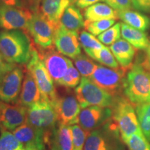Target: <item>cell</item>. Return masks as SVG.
<instances>
[{
	"mask_svg": "<svg viewBox=\"0 0 150 150\" xmlns=\"http://www.w3.org/2000/svg\"><path fill=\"white\" fill-rule=\"evenodd\" d=\"M35 47L24 30H0V56L4 61L27 64Z\"/></svg>",
	"mask_w": 150,
	"mask_h": 150,
	"instance_id": "1",
	"label": "cell"
},
{
	"mask_svg": "<svg viewBox=\"0 0 150 150\" xmlns=\"http://www.w3.org/2000/svg\"><path fill=\"white\" fill-rule=\"evenodd\" d=\"M123 95L135 106L150 101V70L140 62L127 71Z\"/></svg>",
	"mask_w": 150,
	"mask_h": 150,
	"instance_id": "2",
	"label": "cell"
},
{
	"mask_svg": "<svg viewBox=\"0 0 150 150\" xmlns=\"http://www.w3.org/2000/svg\"><path fill=\"white\" fill-rule=\"evenodd\" d=\"M119 129L113 120L89 132L83 150H125Z\"/></svg>",
	"mask_w": 150,
	"mask_h": 150,
	"instance_id": "3",
	"label": "cell"
},
{
	"mask_svg": "<svg viewBox=\"0 0 150 150\" xmlns=\"http://www.w3.org/2000/svg\"><path fill=\"white\" fill-rule=\"evenodd\" d=\"M133 105L124 95L114 97L112 119L119 129L122 140L134 134H143Z\"/></svg>",
	"mask_w": 150,
	"mask_h": 150,
	"instance_id": "4",
	"label": "cell"
},
{
	"mask_svg": "<svg viewBox=\"0 0 150 150\" xmlns=\"http://www.w3.org/2000/svg\"><path fill=\"white\" fill-rule=\"evenodd\" d=\"M24 69L19 64L1 61L0 63V101L15 104L18 103L22 82Z\"/></svg>",
	"mask_w": 150,
	"mask_h": 150,
	"instance_id": "5",
	"label": "cell"
},
{
	"mask_svg": "<svg viewBox=\"0 0 150 150\" xmlns=\"http://www.w3.org/2000/svg\"><path fill=\"white\" fill-rule=\"evenodd\" d=\"M128 70L122 67L112 69L97 65L89 79L112 97H116L122 95Z\"/></svg>",
	"mask_w": 150,
	"mask_h": 150,
	"instance_id": "6",
	"label": "cell"
},
{
	"mask_svg": "<svg viewBox=\"0 0 150 150\" xmlns=\"http://www.w3.org/2000/svg\"><path fill=\"white\" fill-rule=\"evenodd\" d=\"M27 70L34 79L40 92L42 99L53 105L59 95L54 86V81L49 74L35 47L27 64Z\"/></svg>",
	"mask_w": 150,
	"mask_h": 150,
	"instance_id": "7",
	"label": "cell"
},
{
	"mask_svg": "<svg viewBox=\"0 0 150 150\" xmlns=\"http://www.w3.org/2000/svg\"><path fill=\"white\" fill-rule=\"evenodd\" d=\"M75 97L81 108L91 106L111 108L114 97L97 86L89 78L83 77L80 83L74 89Z\"/></svg>",
	"mask_w": 150,
	"mask_h": 150,
	"instance_id": "8",
	"label": "cell"
},
{
	"mask_svg": "<svg viewBox=\"0 0 150 150\" xmlns=\"http://www.w3.org/2000/svg\"><path fill=\"white\" fill-rule=\"evenodd\" d=\"M59 24L48 20L40 12L33 13L27 31L32 37L38 51L42 52L54 47V34Z\"/></svg>",
	"mask_w": 150,
	"mask_h": 150,
	"instance_id": "9",
	"label": "cell"
},
{
	"mask_svg": "<svg viewBox=\"0 0 150 150\" xmlns=\"http://www.w3.org/2000/svg\"><path fill=\"white\" fill-rule=\"evenodd\" d=\"M27 122L35 128L45 133L50 140L58 124V118L53 105L42 99L28 108Z\"/></svg>",
	"mask_w": 150,
	"mask_h": 150,
	"instance_id": "10",
	"label": "cell"
},
{
	"mask_svg": "<svg viewBox=\"0 0 150 150\" xmlns=\"http://www.w3.org/2000/svg\"><path fill=\"white\" fill-rule=\"evenodd\" d=\"M33 13L26 8L0 6V29L27 31Z\"/></svg>",
	"mask_w": 150,
	"mask_h": 150,
	"instance_id": "11",
	"label": "cell"
},
{
	"mask_svg": "<svg viewBox=\"0 0 150 150\" xmlns=\"http://www.w3.org/2000/svg\"><path fill=\"white\" fill-rule=\"evenodd\" d=\"M38 53L52 80L56 84L59 83L66 74L69 66L72 62L56 50L55 47L42 52L38 51Z\"/></svg>",
	"mask_w": 150,
	"mask_h": 150,
	"instance_id": "12",
	"label": "cell"
},
{
	"mask_svg": "<svg viewBox=\"0 0 150 150\" xmlns=\"http://www.w3.org/2000/svg\"><path fill=\"white\" fill-rule=\"evenodd\" d=\"M53 106L57 115L58 122L68 126L79 123V115L81 108L74 95L59 96Z\"/></svg>",
	"mask_w": 150,
	"mask_h": 150,
	"instance_id": "13",
	"label": "cell"
},
{
	"mask_svg": "<svg viewBox=\"0 0 150 150\" xmlns=\"http://www.w3.org/2000/svg\"><path fill=\"white\" fill-rule=\"evenodd\" d=\"M54 43L57 51L65 56L74 59L81 54L79 33L59 24L54 34Z\"/></svg>",
	"mask_w": 150,
	"mask_h": 150,
	"instance_id": "14",
	"label": "cell"
},
{
	"mask_svg": "<svg viewBox=\"0 0 150 150\" xmlns=\"http://www.w3.org/2000/svg\"><path fill=\"white\" fill-rule=\"evenodd\" d=\"M111 108L91 106L82 108L79 115V125L84 130L91 132L112 118Z\"/></svg>",
	"mask_w": 150,
	"mask_h": 150,
	"instance_id": "15",
	"label": "cell"
},
{
	"mask_svg": "<svg viewBox=\"0 0 150 150\" xmlns=\"http://www.w3.org/2000/svg\"><path fill=\"white\" fill-rule=\"evenodd\" d=\"M28 108L16 103L0 105V124L6 130L14 131L27 120Z\"/></svg>",
	"mask_w": 150,
	"mask_h": 150,
	"instance_id": "16",
	"label": "cell"
},
{
	"mask_svg": "<svg viewBox=\"0 0 150 150\" xmlns=\"http://www.w3.org/2000/svg\"><path fill=\"white\" fill-rule=\"evenodd\" d=\"M12 133L25 147H33L40 150H45L46 145H50V140L45 133L31 126L27 122L13 131Z\"/></svg>",
	"mask_w": 150,
	"mask_h": 150,
	"instance_id": "17",
	"label": "cell"
},
{
	"mask_svg": "<svg viewBox=\"0 0 150 150\" xmlns=\"http://www.w3.org/2000/svg\"><path fill=\"white\" fill-rule=\"evenodd\" d=\"M41 99L42 96L34 79L30 72L27 71L24 74L18 103L22 106L29 108Z\"/></svg>",
	"mask_w": 150,
	"mask_h": 150,
	"instance_id": "18",
	"label": "cell"
},
{
	"mask_svg": "<svg viewBox=\"0 0 150 150\" xmlns=\"http://www.w3.org/2000/svg\"><path fill=\"white\" fill-rule=\"evenodd\" d=\"M110 50L122 67L127 70L131 68L136 52L132 45L124 39H120L110 45Z\"/></svg>",
	"mask_w": 150,
	"mask_h": 150,
	"instance_id": "19",
	"label": "cell"
},
{
	"mask_svg": "<svg viewBox=\"0 0 150 150\" xmlns=\"http://www.w3.org/2000/svg\"><path fill=\"white\" fill-rule=\"evenodd\" d=\"M73 4V0H42L39 12L48 20L59 24L65 11Z\"/></svg>",
	"mask_w": 150,
	"mask_h": 150,
	"instance_id": "20",
	"label": "cell"
},
{
	"mask_svg": "<svg viewBox=\"0 0 150 150\" xmlns=\"http://www.w3.org/2000/svg\"><path fill=\"white\" fill-rule=\"evenodd\" d=\"M50 145L56 150H73L71 126L58 122L52 133Z\"/></svg>",
	"mask_w": 150,
	"mask_h": 150,
	"instance_id": "21",
	"label": "cell"
},
{
	"mask_svg": "<svg viewBox=\"0 0 150 150\" xmlns=\"http://www.w3.org/2000/svg\"><path fill=\"white\" fill-rule=\"evenodd\" d=\"M86 21L95 22L104 20H117V12L107 4L97 3L86 8L84 11Z\"/></svg>",
	"mask_w": 150,
	"mask_h": 150,
	"instance_id": "22",
	"label": "cell"
},
{
	"mask_svg": "<svg viewBox=\"0 0 150 150\" xmlns=\"http://www.w3.org/2000/svg\"><path fill=\"white\" fill-rule=\"evenodd\" d=\"M121 34L123 38L135 48L146 50L149 46V40L147 33L128 24L121 23Z\"/></svg>",
	"mask_w": 150,
	"mask_h": 150,
	"instance_id": "23",
	"label": "cell"
},
{
	"mask_svg": "<svg viewBox=\"0 0 150 150\" xmlns=\"http://www.w3.org/2000/svg\"><path fill=\"white\" fill-rule=\"evenodd\" d=\"M59 23L63 27L70 31L79 32L84 27L85 22L79 8L72 4L65 11Z\"/></svg>",
	"mask_w": 150,
	"mask_h": 150,
	"instance_id": "24",
	"label": "cell"
},
{
	"mask_svg": "<svg viewBox=\"0 0 150 150\" xmlns=\"http://www.w3.org/2000/svg\"><path fill=\"white\" fill-rule=\"evenodd\" d=\"M118 17L125 24L135 29L145 31L150 27V19L145 15L135 11H122L117 12Z\"/></svg>",
	"mask_w": 150,
	"mask_h": 150,
	"instance_id": "25",
	"label": "cell"
},
{
	"mask_svg": "<svg viewBox=\"0 0 150 150\" xmlns=\"http://www.w3.org/2000/svg\"><path fill=\"white\" fill-rule=\"evenodd\" d=\"M90 57L102 65L107 66L110 68L117 69L119 67V63L116 61L110 48L104 47L98 50H87L85 51Z\"/></svg>",
	"mask_w": 150,
	"mask_h": 150,
	"instance_id": "26",
	"label": "cell"
},
{
	"mask_svg": "<svg viewBox=\"0 0 150 150\" xmlns=\"http://www.w3.org/2000/svg\"><path fill=\"white\" fill-rule=\"evenodd\" d=\"M135 106L140 129L150 142V101Z\"/></svg>",
	"mask_w": 150,
	"mask_h": 150,
	"instance_id": "27",
	"label": "cell"
},
{
	"mask_svg": "<svg viewBox=\"0 0 150 150\" xmlns=\"http://www.w3.org/2000/svg\"><path fill=\"white\" fill-rule=\"evenodd\" d=\"M74 61L79 72L83 77L86 78L91 77L97 66V64L83 54H80L76 56L74 59Z\"/></svg>",
	"mask_w": 150,
	"mask_h": 150,
	"instance_id": "28",
	"label": "cell"
},
{
	"mask_svg": "<svg viewBox=\"0 0 150 150\" xmlns=\"http://www.w3.org/2000/svg\"><path fill=\"white\" fill-rule=\"evenodd\" d=\"M0 150H25V147L13 133L2 130L0 134Z\"/></svg>",
	"mask_w": 150,
	"mask_h": 150,
	"instance_id": "29",
	"label": "cell"
},
{
	"mask_svg": "<svg viewBox=\"0 0 150 150\" xmlns=\"http://www.w3.org/2000/svg\"><path fill=\"white\" fill-rule=\"evenodd\" d=\"M123 142L129 150H150V142L143 134H134Z\"/></svg>",
	"mask_w": 150,
	"mask_h": 150,
	"instance_id": "30",
	"label": "cell"
},
{
	"mask_svg": "<svg viewBox=\"0 0 150 150\" xmlns=\"http://www.w3.org/2000/svg\"><path fill=\"white\" fill-rule=\"evenodd\" d=\"M80 73L79 72L77 69L74 67L73 63H71L66 74L60 81L58 85L63 86L67 88H74L78 86L80 83Z\"/></svg>",
	"mask_w": 150,
	"mask_h": 150,
	"instance_id": "31",
	"label": "cell"
},
{
	"mask_svg": "<svg viewBox=\"0 0 150 150\" xmlns=\"http://www.w3.org/2000/svg\"><path fill=\"white\" fill-rule=\"evenodd\" d=\"M79 40L84 51L87 50H98L104 47L102 42L95 37V35L91 34L86 31H82L79 35Z\"/></svg>",
	"mask_w": 150,
	"mask_h": 150,
	"instance_id": "32",
	"label": "cell"
},
{
	"mask_svg": "<svg viewBox=\"0 0 150 150\" xmlns=\"http://www.w3.org/2000/svg\"><path fill=\"white\" fill-rule=\"evenodd\" d=\"M115 20H104L95 22L85 21L84 28L93 35H99L115 24Z\"/></svg>",
	"mask_w": 150,
	"mask_h": 150,
	"instance_id": "33",
	"label": "cell"
},
{
	"mask_svg": "<svg viewBox=\"0 0 150 150\" xmlns=\"http://www.w3.org/2000/svg\"><path fill=\"white\" fill-rule=\"evenodd\" d=\"M121 23H117L98 35V40L103 44L111 45L121 37Z\"/></svg>",
	"mask_w": 150,
	"mask_h": 150,
	"instance_id": "34",
	"label": "cell"
},
{
	"mask_svg": "<svg viewBox=\"0 0 150 150\" xmlns=\"http://www.w3.org/2000/svg\"><path fill=\"white\" fill-rule=\"evenodd\" d=\"M71 129L72 133L73 150H83L89 132L82 129L77 124L72 125Z\"/></svg>",
	"mask_w": 150,
	"mask_h": 150,
	"instance_id": "35",
	"label": "cell"
},
{
	"mask_svg": "<svg viewBox=\"0 0 150 150\" xmlns=\"http://www.w3.org/2000/svg\"><path fill=\"white\" fill-rule=\"evenodd\" d=\"M104 1L117 12L132 8L131 0H104Z\"/></svg>",
	"mask_w": 150,
	"mask_h": 150,
	"instance_id": "36",
	"label": "cell"
},
{
	"mask_svg": "<svg viewBox=\"0 0 150 150\" xmlns=\"http://www.w3.org/2000/svg\"><path fill=\"white\" fill-rule=\"evenodd\" d=\"M131 4L136 10L150 13V0H131Z\"/></svg>",
	"mask_w": 150,
	"mask_h": 150,
	"instance_id": "37",
	"label": "cell"
},
{
	"mask_svg": "<svg viewBox=\"0 0 150 150\" xmlns=\"http://www.w3.org/2000/svg\"><path fill=\"white\" fill-rule=\"evenodd\" d=\"M42 0H23L26 8L35 13L40 11V7Z\"/></svg>",
	"mask_w": 150,
	"mask_h": 150,
	"instance_id": "38",
	"label": "cell"
},
{
	"mask_svg": "<svg viewBox=\"0 0 150 150\" xmlns=\"http://www.w3.org/2000/svg\"><path fill=\"white\" fill-rule=\"evenodd\" d=\"M102 1H104V0H73V4L77 8L83 9Z\"/></svg>",
	"mask_w": 150,
	"mask_h": 150,
	"instance_id": "39",
	"label": "cell"
},
{
	"mask_svg": "<svg viewBox=\"0 0 150 150\" xmlns=\"http://www.w3.org/2000/svg\"><path fill=\"white\" fill-rule=\"evenodd\" d=\"M0 6L25 8L23 0H0Z\"/></svg>",
	"mask_w": 150,
	"mask_h": 150,
	"instance_id": "40",
	"label": "cell"
},
{
	"mask_svg": "<svg viewBox=\"0 0 150 150\" xmlns=\"http://www.w3.org/2000/svg\"><path fill=\"white\" fill-rule=\"evenodd\" d=\"M140 63H141L144 67H145L146 68L150 70V40H149V46H148L147 50H146L145 59L142 62H140Z\"/></svg>",
	"mask_w": 150,
	"mask_h": 150,
	"instance_id": "41",
	"label": "cell"
},
{
	"mask_svg": "<svg viewBox=\"0 0 150 150\" xmlns=\"http://www.w3.org/2000/svg\"><path fill=\"white\" fill-rule=\"evenodd\" d=\"M25 150H40L38 149L36 147H25Z\"/></svg>",
	"mask_w": 150,
	"mask_h": 150,
	"instance_id": "42",
	"label": "cell"
},
{
	"mask_svg": "<svg viewBox=\"0 0 150 150\" xmlns=\"http://www.w3.org/2000/svg\"><path fill=\"white\" fill-rule=\"evenodd\" d=\"M1 56H0V63H1Z\"/></svg>",
	"mask_w": 150,
	"mask_h": 150,
	"instance_id": "43",
	"label": "cell"
},
{
	"mask_svg": "<svg viewBox=\"0 0 150 150\" xmlns=\"http://www.w3.org/2000/svg\"><path fill=\"white\" fill-rule=\"evenodd\" d=\"M51 150H56V149H54V148H52V149Z\"/></svg>",
	"mask_w": 150,
	"mask_h": 150,
	"instance_id": "44",
	"label": "cell"
},
{
	"mask_svg": "<svg viewBox=\"0 0 150 150\" xmlns=\"http://www.w3.org/2000/svg\"><path fill=\"white\" fill-rule=\"evenodd\" d=\"M1 103H2V102H1V101H0V105H1Z\"/></svg>",
	"mask_w": 150,
	"mask_h": 150,
	"instance_id": "45",
	"label": "cell"
},
{
	"mask_svg": "<svg viewBox=\"0 0 150 150\" xmlns=\"http://www.w3.org/2000/svg\"><path fill=\"white\" fill-rule=\"evenodd\" d=\"M0 125H1V124H0Z\"/></svg>",
	"mask_w": 150,
	"mask_h": 150,
	"instance_id": "46",
	"label": "cell"
}]
</instances>
